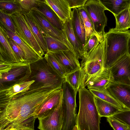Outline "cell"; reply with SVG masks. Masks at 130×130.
Here are the masks:
<instances>
[{
    "label": "cell",
    "mask_w": 130,
    "mask_h": 130,
    "mask_svg": "<svg viewBox=\"0 0 130 130\" xmlns=\"http://www.w3.org/2000/svg\"><path fill=\"white\" fill-rule=\"evenodd\" d=\"M55 92L47 88L28 90L8 102L0 103V130L17 127L34 130L36 111Z\"/></svg>",
    "instance_id": "1"
},
{
    "label": "cell",
    "mask_w": 130,
    "mask_h": 130,
    "mask_svg": "<svg viewBox=\"0 0 130 130\" xmlns=\"http://www.w3.org/2000/svg\"><path fill=\"white\" fill-rule=\"evenodd\" d=\"M79 108L76 125L79 130H100L101 117L98 111L94 96L84 83L78 91Z\"/></svg>",
    "instance_id": "2"
},
{
    "label": "cell",
    "mask_w": 130,
    "mask_h": 130,
    "mask_svg": "<svg viewBox=\"0 0 130 130\" xmlns=\"http://www.w3.org/2000/svg\"><path fill=\"white\" fill-rule=\"evenodd\" d=\"M31 74L27 81L34 80L29 90L61 88L65 79L57 74L48 64L45 58L30 64Z\"/></svg>",
    "instance_id": "3"
},
{
    "label": "cell",
    "mask_w": 130,
    "mask_h": 130,
    "mask_svg": "<svg viewBox=\"0 0 130 130\" xmlns=\"http://www.w3.org/2000/svg\"><path fill=\"white\" fill-rule=\"evenodd\" d=\"M105 68H109L118 59L128 53L130 31L105 33Z\"/></svg>",
    "instance_id": "4"
},
{
    "label": "cell",
    "mask_w": 130,
    "mask_h": 130,
    "mask_svg": "<svg viewBox=\"0 0 130 130\" xmlns=\"http://www.w3.org/2000/svg\"><path fill=\"white\" fill-rule=\"evenodd\" d=\"M106 43L105 35L104 39L82 59L81 67L86 78L100 73L105 69Z\"/></svg>",
    "instance_id": "5"
},
{
    "label": "cell",
    "mask_w": 130,
    "mask_h": 130,
    "mask_svg": "<svg viewBox=\"0 0 130 130\" xmlns=\"http://www.w3.org/2000/svg\"><path fill=\"white\" fill-rule=\"evenodd\" d=\"M15 25L16 33L20 38L41 58L45 52L32 34L21 12L10 14Z\"/></svg>",
    "instance_id": "6"
},
{
    "label": "cell",
    "mask_w": 130,
    "mask_h": 130,
    "mask_svg": "<svg viewBox=\"0 0 130 130\" xmlns=\"http://www.w3.org/2000/svg\"><path fill=\"white\" fill-rule=\"evenodd\" d=\"M84 8L92 20L95 32L101 39H104L107 20L105 13V8L100 0H88Z\"/></svg>",
    "instance_id": "7"
},
{
    "label": "cell",
    "mask_w": 130,
    "mask_h": 130,
    "mask_svg": "<svg viewBox=\"0 0 130 130\" xmlns=\"http://www.w3.org/2000/svg\"><path fill=\"white\" fill-rule=\"evenodd\" d=\"M28 13L40 27L44 35H49L61 41L74 53L69 41L63 32L54 27L39 12L32 9Z\"/></svg>",
    "instance_id": "8"
},
{
    "label": "cell",
    "mask_w": 130,
    "mask_h": 130,
    "mask_svg": "<svg viewBox=\"0 0 130 130\" xmlns=\"http://www.w3.org/2000/svg\"><path fill=\"white\" fill-rule=\"evenodd\" d=\"M112 82L130 86V56L128 52L109 68Z\"/></svg>",
    "instance_id": "9"
},
{
    "label": "cell",
    "mask_w": 130,
    "mask_h": 130,
    "mask_svg": "<svg viewBox=\"0 0 130 130\" xmlns=\"http://www.w3.org/2000/svg\"><path fill=\"white\" fill-rule=\"evenodd\" d=\"M30 74V64L18 67L7 72L0 74V90L27 81Z\"/></svg>",
    "instance_id": "10"
},
{
    "label": "cell",
    "mask_w": 130,
    "mask_h": 130,
    "mask_svg": "<svg viewBox=\"0 0 130 130\" xmlns=\"http://www.w3.org/2000/svg\"><path fill=\"white\" fill-rule=\"evenodd\" d=\"M62 96L58 106L46 116L38 119L40 130H61L62 125Z\"/></svg>",
    "instance_id": "11"
},
{
    "label": "cell",
    "mask_w": 130,
    "mask_h": 130,
    "mask_svg": "<svg viewBox=\"0 0 130 130\" xmlns=\"http://www.w3.org/2000/svg\"><path fill=\"white\" fill-rule=\"evenodd\" d=\"M106 89L119 102L130 110V86L111 82Z\"/></svg>",
    "instance_id": "12"
},
{
    "label": "cell",
    "mask_w": 130,
    "mask_h": 130,
    "mask_svg": "<svg viewBox=\"0 0 130 130\" xmlns=\"http://www.w3.org/2000/svg\"><path fill=\"white\" fill-rule=\"evenodd\" d=\"M112 80L109 68H105L102 72L86 78L85 87L89 89L103 90Z\"/></svg>",
    "instance_id": "13"
},
{
    "label": "cell",
    "mask_w": 130,
    "mask_h": 130,
    "mask_svg": "<svg viewBox=\"0 0 130 130\" xmlns=\"http://www.w3.org/2000/svg\"><path fill=\"white\" fill-rule=\"evenodd\" d=\"M51 53L59 61L67 74L74 72L81 68L79 59L70 50Z\"/></svg>",
    "instance_id": "14"
},
{
    "label": "cell",
    "mask_w": 130,
    "mask_h": 130,
    "mask_svg": "<svg viewBox=\"0 0 130 130\" xmlns=\"http://www.w3.org/2000/svg\"><path fill=\"white\" fill-rule=\"evenodd\" d=\"M0 61L21 62L13 51L3 26L0 25Z\"/></svg>",
    "instance_id": "15"
},
{
    "label": "cell",
    "mask_w": 130,
    "mask_h": 130,
    "mask_svg": "<svg viewBox=\"0 0 130 130\" xmlns=\"http://www.w3.org/2000/svg\"><path fill=\"white\" fill-rule=\"evenodd\" d=\"M34 80L24 81L0 90V103L8 102L17 95L28 91Z\"/></svg>",
    "instance_id": "16"
},
{
    "label": "cell",
    "mask_w": 130,
    "mask_h": 130,
    "mask_svg": "<svg viewBox=\"0 0 130 130\" xmlns=\"http://www.w3.org/2000/svg\"><path fill=\"white\" fill-rule=\"evenodd\" d=\"M63 32L69 41L75 54L79 59L83 58V47L79 41L73 28L71 19L63 24Z\"/></svg>",
    "instance_id": "17"
},
{
    "label": "cell",
    "mask_w": 130,
    "mask_h": 130,
    "mask_svg": "<svg viewBox=\"0 0 130 130\" xmlns=\"http://www.w3.org/2000/svg\"><path fill=\"white\" fill-rule=\"evenodd\" d=\"M62 96L61 88L45 101L38 108L35 113L38 119L50 114L58 105Z\"/></svg>",
    "instance_id": "18"
},
{
    "label": "cell",
    "mask_w": 130,
    "mask_h": 130,
    "mask_svg": "<svg viewBox=\"0 0 130 130\" xmlns=\"http://www.w3.org/2000/svg\"><path fill=\"white\" fill-rule=\"evenodd\" d=\"M45 2L55 12L63 24L71 19L72 11L67 0H45Z\"/></svg>",
    "instance_id": "19"
},
{
    "label": "cell",
    "mask_w": 130,
    "mask_h": 130,
    "mask_svg": "<svg viewBox=\"0 0 130 130\" xmlns=\"http://www.w3.org/2000/svg\"><path fill=\"white\" fill-rule=\"evenodd\" d=\"M3 27L7 36L14 40L23 50L25 54V63L30 64L41 59L32 49L20 38L16 33L12 32Z\"/></svg>",
    "instance_id": "20"
},
{
    "label": "cell",
    "mask_w": 130,
    "mask_h": 130,
    "mask_svg": "<svg viewBox=\"0 0 130 130\" xmlns=\"http://www.w3.org/2000/svg\"><path fill=\"white\" fill-rule=\"evenodd\" d=\"M32 9L40 12L54 27L63 32V28L62 22L54 11L45 2Z\"/></svg>",
    "instance_id": "21"
},
{
    "label": "cell",
    "mask_w": 130,
    "mask_h": 130,
    "mask_svg": "<svg viewBox=\"0 0 130 130\" xmlns=\"http://www.w3.org/2000/svg\"><path fill=\"white\" fill-rule=\"evenodd\" d=\"M32 34L37 42L44 52H47V47L45 36L43 32L28 13L21 12Z\"/></svg>",
    "instance_id": "22"
},
{
    "label": "cell",
    "mask_w": 130,
    "mask_h": 130,
    "mask_svg": "<svg viewBox=\"0 0 130 130\" xmlns=\"http://www.w3.org/2000/svg\"><path fill=\"white\" fill-rule=\"evenodd\" d=\"M71 21L73 30L84 47L86 43V31L83 22L78 9L75 8L73 9Z\"/></svg>",
    "instance_id": "23"
},
{
    "label": "cell",
    "mask_w": 130,
    "mask_h": 130,
    "mask_svg": "<svg viewBox=\"0 0 130 130\" xmlns=\"http://www.w3.org/2000/svg\"><path fill=\"white\" fill-rule=\"evenodd\" d=\"M106 10L111 12L114 16L128 8L130 0H100Z\"/></svg>",
    "instance_id": "24"
},
{
    "label": "cell",
    "mask_w": 130,
    "mask_h": 130,
    "mask_svg": "<svg viewBox=\"0 0 130 130\" xmlns=\"http://www.w3.org/2000/svg\"><path fill=\"white\" fill-rule=\"evenodd\" d=\"M64 79L65 81L77 92L81 86L85 83L86 75L81 67L74 72L66 74Z\"/></svg>",
    "instance_id": "25"
},
{
    "label": "cell",
    "mask_w": 130,
    "mask_h": 130,
    "mask_svg": "<svg viewBox=\"0 0 130 130\" xmlns=\"http://www.w3.org/2000/svg\"><path fill=\"white\" fill-rule=\"evenodd\" d=\"M94 100L98 111L101 117L111 116L122 110L113 105L95 96Z\"/></svg>",
    "instance_id": "26"
},
{
    "label": "cell",
    "mask_w": 130,
    "mask_h": 130,
    "mask_svg": "<svg viewBox=\"0 0 130 130\" xmlns=\"http://www.w3.org/2000/svg\"><path fill=\"white\" fill-rule=\"evenodd\" d=\"M116 21V26L114 28L109 30L114 32L127 31L130 28V13L129 8L114 16Z\"/></svg>",
    "instance_id": "27"
},
{
    "label": "cell",
    "mask_w": 130,
    "mask_h": 130,
    "mask_svg": "<svg viewBox=\"0 0 130 130\" xmlns=\"http://www.w3.org/2000/svg\"><path fill=\"white\" fill-rule=\"evenodd\" d=\"M44 36L47 47V52L53 53L70 50L68 47L61 41L48 35Z\"/></svg>",
    "instance_id": "28"
},
{
    "label": "cell",
    "mask_w": 130,
    "mask_h": 130,
    "mask_svg": "<svg viewBox=\"0 0 130 130\" xmlns=\"http://www.w3.org/2000/svg\"><path fill=\"white\" fill-rule=\"evenodd\" d=\"M78 9L83 22L85 28L86 43L89 38L92 35L95 34L98 36L95 31L92 20L87 12L84 8V7Z\"/></svg>",
    "instance_id": "29"
},
{
    "label": "cell",
    "mask_w": 130,
    "mask_h": 130,
    "mask_svg": "<svg viewBox=\"0 0 130 130\" xmlns=\"http://www.w3.org/2000/svg\"><path fill=\"white\" fill-rule=\"evenodd\" d=\"M89 90L94 96L113 105L121 110L127 109L117 101L106 89L101 90Z\"/></svg>",
    "instance_id": "30"
},
{
    "label": "cell",
    "mask_w": 130,
    "mask_h": 130,
    "mask_svg": "<svg viewBox=\"0 0 130 130\" xmlns=\"http://www.w3.org/2000/svg\"><path fill=\"white\" fill-rule=\"evenodd\" d=\"M44 57L48 64L58 75L64 78L66 73L59 62L51 53L47 52L44 55Z\"/></svg>",
    "instance_id": "31"
},
{
    "label": "cell",
    "mask_w": 130,
    "mask_h": 130,
    "mask_svg": "<svg viewBox=\"0 0 130 130\" xmlns=\"http://www.w3.org/2000/svg\"><path fill=\"white\" fill-rule=\"evenodd\" d=\"M0 8L9 14L21 12L22 11L17 0H0Z\"/></svg>",
    "instance_id": "32"
},
{
    "label": "cell",
    "mask_w": 130,
    "mask_h": 130,
    "mask_svg": "<svg viewBox=\"0 0 130 130\" xmlns=\"http://www.w3.org/2000/svg\"><path fill=\"white\" fill-rule=\"evenodd\" d=\"M0 25L4 28L13 33H16L15 25L10 14L0 9Z\"/></svg>",
    "instance_id": "33"
},
{
    "label": "cell",
    "mask_w": 130,
    "mask_h": 130,
    "mask_svg": "<svg viewBox=\"0 0 130 130\" xmlns=\"http://www.w3.org/2000/svg\"><path fill=\"white\" fill-rule=\"evenodd\" d=\"M104 39L101 40L95 34L91 36L83 47V58L87 56Z\"/></svg>",
    "instance_id": "34"
},
{
    "label": "cell",
    "mask_w": 130,
    "mask_h": 130,
    "mask_svg": "<svg viewBox=\"0 0 130 130\" xmlns=\"http://www.w3.org/2000/svg\"><path fill=\"white\" fill-rule=\"evenodd\" d=\"M22 9L21 12L28 13L33 9L37 8L45 0H17Z\"/></svg>",
    "instance_id": "35"
},
{
    "label": "cell",
    "mask_w": 130,
    "mask_h": 130,
    "mask_svg": "<svg viewBox=\"0 0 130 130\" xmlns=\"http://www.w3.org/2000/svg\"><path fill=\"white\" fill-rule=\"evenodd\" d=\"M111 117L130 126V110H122Z\"/></svg>",
    "instance_id": "36"
},
{
    "label": "cell",
    "mask_w": 130,
    "mask_h": 130,
    "mask_svg": "<svg viewBox=\"0 0 130 130\" xmlns=\"http://www.w3.org/2000/svg\"><path fill=\"white\" fill-rule=\"evenodd\" d=\"M28 64L27 63L24 62H11L0 61V74L7 72L15 68Z\"/></svg>",
    "instance_id": "37"
},
{
    "label": "cell",
    "mask_w": 130,
    "mask_h": 130,
    "mask_svg": "<svg viewBox=\"0 0 130 130\" xmlns=\"http://www.w3.org/2000/svg\"><path fill=\"white\" fill-rule=\"evenodd\" d=\"M7 36L8 41L20 61L25 62V54L21 47L14 40L8 36Z\"/></svg>",
    "instance_id": "38"
},
{
    "label": "cell",
    "mask_w": 130,
    "mask_h": 130,
    "mask_svg": "<svg viewBox=\"0 0 130 130\" xmlns=\"http://www.w3.org/2000/svg\"><path fill=\"white\" fill-rule=\"evenodd\" d=\"M107 121L114 130H127L128 126L111 116L107 117Z\"/></svg>",
    "instance_id": "39"
},
{
    "label": "cell",
    "mask_w": 130,
    "mask_h": 130,
    "mask_svg": "<svg viewBox=\"0 0 130 130\" xmlns=\"http://www.w3.org/2000/svg\"><path fill=\"white\" fill-rule=\"evenodd\" d=\"M88 0H67L70 8L73 9L84 7Z\"/></svg>",
    "instance_id": "40"
},
{
    "label": "cell",
    "mask_w": 130,
    "mask_h": 130,
    "mask_svg": "<svg viewBox=\"0 0 130 130\" xmlns=\"http://www.w3.org/2000/svg\"><path fill=\"white\" fill-rule=\"evenodd\" d=\"M25 130L22 128H20L19 127L15 128H14L8 130Z\"/></svg>",
    "instance_id": "41"
},
{
    "label": "cell",
    "mask_w": 130,
    "mask_h": 130,
    "mask_svg": "<svg viewBox=\"0 0 130 130\" xmlns=\"http://www.w3.org/2000/svg\"><path fill=\"white\" fill-rule=\"evenodd\" d=\"M128 52L130 56V39L129 40L128 43Z\"/></svg>",
    "instance_id": "42"
},
{
    "label": "cell",
    "mask_w": 130,
    "mask_h": 130,
    "mask_svg": "<svg viewBox=\"0 0 130 130\" xmlns=\"http://www.w3.org/2000/svg\"><path fill=\"white\" fill-rule=\"evenodd\" d=\"M72 130H79L77 125H75Z\"/></svg>",
    "instance_id": "43"
},
{
    "label": "cell",
    "mask_w": 130,
    "mask_h": 130,
    "mask_svg": "<svg viewBox=\"0 0 130 130\" xmlns=\"http://www.w3.org/2000/svg\"><path fill=\"white\" fill-rule=\"evenodd\" d=\"M127 130H130V126H128V128Z\"/></svg>",
    "instance_id": "44"
},
{
    "label": "cell",
    "mask_w": 130,
    "mask_h": 130,
    "mask_svg": "<svg viewBox=\"0 0 130 130\" xmlns=\"http://www.w3.org/2000/svg\"><path fill=\"white\" fill-rule=\"evenodd\" d=\"M129 12H130V5H129Z\"/></svg>",
    "instance_id": "45"
}]
</instances>
